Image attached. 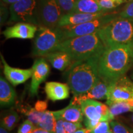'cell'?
<instances>
[{"instance_id": "cell-32", "label": "cell", "mask_w": 133, "mask_h": 133, "mask_svg": "<svg viewBox=\"0 0 133 133\" xmlns=\"http://www.w3.org/2000/svg\"><path fill=\"white\" fill-rule=\"evenodd\" d=\"M119 16L123 18L133 19V0L127 3L123 10L119 13Z\"/></svg>"}, {"instance_id": "cell-26", "label": "cell", "mask_w": 133, "mask_h": 133, "mask_svg": "<svg viewBox=\"0 0 133 133\" xmlns=\"http://www.w3.org/2000/svg\"><path fill=\"white\" fill-rule=\"evenodd\" d=\"M111 129L114 133H133V130L117 121L112 120L110 122Z\"/></svg>"}, {"instance_id": "cell-7", "label": "cell", "mask_w": 133, "mask_h": 133, "mask_svg": "<svg viewBox=\"0 0 133 133\" xmlns=\"http://www.w3.org/2000/svg\"><path fill=\"white\" fill-rule=\"evenodd\" d=\"M117 17L115 15L107 13L97 19L92 20L84 24L74 26H66L60 27L62 33L63 39H69L76 36L88 35L97 33L101 28ZM63 40V41H64Z\"/></svg>"}, {"instance_id": "cell-29", "label": "cell", "mask_w": 133, "mask_h": 133, "mask_svg": "<svg viewBox=\"0 0 133 133\" xmlns=\"http://www.w3.org/2000/svg\"><path fill=\"white\" fill-rule=\"evenodd\" d=\"M110 130H111V127L109 121H102L91 130V133H105Z\"/></svg>"}, {"instance_id": "cell-2", "label": "cell", "mask_w": 133, "mask_h": 133, "mask_svg": "<svg viewBox=\"0 0 133 133\" xmlns=\"http://www.w3.org/2000/svg\"><path fill=\"white\" fill-rule=\"evenodd\" d=\"M101 55L73 62L69 66L67 81L74 97L85 94L101 79L98 71Z\"/></svg>"}, {"instance_id": "cell-28", "label": "cell", "mask_w": 133, "mask_h": 133, "mask_svg": "<svg viewBox=\"0 0 133 133\" xmlns=\"http://www.w3.org/2000/svg\"><path fill=\"white\" fill-rule=\"evenodd\" d=\"M36 128V126L27 119L19 126L17 133H32Z\"/></svg>"}, {"instance_id": "cell-12", "label": "cell", "mask_w": 133, "mask_h": 133, "mask_svg": "<svg viewBox=\"0 0 133 133\" xmlns=\"http://www.w3.org/2000/svg\"><path fill=\"white\" fill-rule=\"evenodd\" d=\"M38 29V26L30 23L17 22L14 25L6 28L3 34L6 39H33L35 37Z\"/></svg>"}, {"instance_id": "cell-27", "label": "cell", "mask_w": 133, "mask_h": 133, "mask_svg": "<svg viewBox=\"0 0 133 133\" xmlns=\"http://www.w3.org/2000/svg\"><path fill=\"white\" fill-rule=\"evenodd\" d=\"M62 9L64 15L71 12L76 0H57Z\"/></svg>"}, {"instance_id": "cell-19", "label": "cell", "mask_w": 133, "mask_h": 133, "mask_svg": "<svg viewBox=\"0 0 133 133\" xmlns=\"http://www.w3.org/2000/svg\"><path fill=\"white\" fill-rule=\"evenodd\" d=\"M54 69L64 71L72 64V60L67 53L63 51H55L44 56Z\"/></svg>"}, {"instance_id": "cell-21", "label": "cell", "mask_w": 133, "mask_h": 133, "mask_svg": "<svg viewBox=\"0 0 133 133\" xmlns=\"http://www.w3.org/2000/svg\"><path fill=\"white\" fill-rule=\"evenodd\" d=\"M55 126H56V118L53 114V112L46 111L43 113L40 123L36 127L55 132Z\"/></svg>"}, {"instance_id": "cell-30", "label": "cell", "mask_w": 133, "mask_h": 133, "mask_svg": "<svg viewBox=\"0 0 133 133\" xmlns=\"http://www.w3.org/2000/svg\"><path fill=\"white\" fill-rule=\"evenodd\" d=\"M64 126L66 133H74L79 129L83 128L81 123H73L64 121Z\"/></svg>"}, {"instance_id": "cell-23", "label": "cell", "mask_w": 133, "mask_h": 133, "mask_svg": "<svg viewBox=\"0 0 133 133\" xmlns=\"http://www.w3.org/2000/svg\"><path fill=\"white\" fill-rule=\"evenodd\" d=\"M20 117L17 113L12 111L6 115L1 120V126L8 131H12L19 122Z\"/></svg>"}, {"instance_id": "cell-16", "label": "cell", "mask_w": 133, "mask_h": 133, "mask_svg": "<svg viewBox=\"0 0 133 133\" xmlns=\"http://www.w3.org/2000/svg\"><path fill=\"white\" fill-rule=\"evenodd\" d=\"M69 84L56 81H49L45 84L44 90L48 99L52 101H61L69 97Z\"/></svg>"}, {"instance_id": "cell-35", "label": "cell", "mask_w": 133, "mask_h": 133, "mask_svg": "<svg viewBox=\"0 0 133 133\" xmlns=\"http://www.w3.org/2000/svg\"><path fill=\"white\" fill-rule=\"evenodd\" d=\"M91 130L86 128H82L79 129V130H78L77 131H76V132L74 133H91Z\"/></svg>"}, {"instance_id": "cell-42", "label": "cell", "mask_w": 133, "mask_h": 133, "mask_svg": "<svg viewBox=\"0 0 133 133\" xmlns=\"http://www.w3.org/2000/svg\"><path fill=\"white\" fill-rule=\"evenodd\" d=\"M131 79H132V80L133 81V71H132V74H131Z\"/></svg>"}, {"instance_id": "cell-38", "label": "cell", "mask_w": 133, "mask_h": 133, "mask_svg": "<svg viewBox=\"0 0 133 133\" xmlns=\"http://www.w3.org/2000/svg\"><path fill=\"white\" fill-rule=\"evenodd\" d=\"M127 102L128 103L129 105L131 106V107H132V109H133V100H131V101H127Z\"/></svg>"}, {"instance_id": "cell-24", "label": "cell", "mask_w": 133, "mask_h": 133, "mask_svg": "<svg viewBox=\"0 0 133 133\" xmlns=\"http://www.w3.org/2000/svg\"><path fill=\"white\" fill-rule=\"evenodd\" d=\"M43 113L44 112H38L35 108H30L29 110H26L25 112V114L27 116L28 119L37 126L41 120Z\"/></svg>"}, {"instance_id": "cell-33", "label": "cell", "mask_w": 133, "mask_h": 133, "mask_svg": "<svg viewBox=\"0 0 133 133\" xmlns=\"http://www.w3.org/2000/svg\"><path fill=\"white\" fill-rule=\"evenodd\" d=\"M48 107V104L46 101H38L36 102L35 105V109L38 112H46V109Z\"/></svg>"}, {"instance_id": "cell-22", "label": "cell", "mask_w": 133, "mask_h": 133, "mask_svg": "<svg viewBox=\"0 0 133 133\" xmlns=\"http://www.w3.org/2000/svg\"><path fill=\"white\" fill-rule=\"evenodd\" d=\"M109 107L110 112L113 116H116L119 115L123 114L124 113L132 112H133V109L129 105L127 102H115L110 103L107 104Z\"/></svg>"}, {"instance_id": "cell-20", "label": "cell", "mask_w": 133, "mask_h": 133, "mask_svg": "<svg viewBox=\"0 0 133 133\" xmlns=\"http://www.w3.org/2000/svg\"><path fill=\"white\" fill-rule=\"evenodd\" d=\"M70 12L97 14L107 12L100 6L97 0H76L74 8Z\"/></svg>"}, {"instance_id": "cell-9", "label": "cell", "mask_w": 133, "mask_h": 133, "mask_svg": "<svg viewBox=\"0 0 133 133\" xmlns=\"http://www.w3.org/2000/svg\"><path fill=\"white\" fill-rule=\"evenodd\" d=\"M63 15L64 12L57 0H38L37 16L39 26L58 27Z\"/></svg>"}, {"instance_id": "cell-8", "label": "cell", "mask_w": 133, "mask_h": 133, "mask_svg": "<svg viewBox=\"0 0 133 133\" xmlns=\"http://www.w3.org/2000/svg\"><path fill=\"white\" fill-rule=\"evenodd\" d=\"M38 0H21L9 8L10 22H26L39 26L37 16Z\"/></svg>"}, {"instance_id": "cell-6", "label": "cell", "mask_w": 133, "mask_h": 133, "mask_svg": "<svg viewBox=\"0 0 133 133\" xmlns=\"http://www.w3.org/2000/svg\"><path fill=\"white\" fill-rule=\"evenodd\" d=\"M80 104L84 117V123L86 128L92 130L100 121L114 120V116L110 112L107 105L96 101L95 100H86Z\"/></svg>"}, {"instance_id": "cell-3", "label": "cell", "mask_w": 133, "mask_h": 133, "mask_svg": "<svg viewBox=\"0 0 133 133\" xmlns=\"http://www.w3.org/2000/svg\"><path fill=\"white\" fill-rule=\"evenodd\" d=\"M105 46L97 33L69 38L60 43L55 51H63L70 56L72 62L83 61L101 54Z\"/></svg>"}, {"instance_id": "cell-4", "label": "cell", "mask_w": 133, "mask_h": 133, "mask_svg": "<svg viewBox=\"0 0 133 133\" xmlns=\"http://www.w3.org/2000/svg\"><path fill=\"white\" fill-rule=\"evenodd\" d=\"M105 47L133 42V19L116 17L97 31Z\"/></svg>"}, {"instance_id": "cell-37", "label": "cell", "mask_w": 133, "mask_h": 133, "mask_svg": "<svg viewBox=\"0 0 133 133\" xmlns=\"http://www.w3.org/2000/svg\"><path fill=\"white\" fill-rule=\"evenodd\" d=\"M9 131L7 130V129L4 128L3 126H1V127H0V133H9Z\"/></svg>"}, {"instance_id": "cell-41", "label": "cell", "mask_w": 133, "mask_h": 133, "mask_svg": "<svg viewBox=\"0 0 133 133\" xmlns=\"http://www.w3.org/2000/svg\"><path fill=\"white\" fill-rule=\"evenodd\" d=\"M105 133H114V132H113V131H112V129H111V130H110L109 131H108V132H105Z\"/></svg>"}, {"instance_id": "cell-10", "label": "cell", "mask_w": 133, "mask_h": 133, "mask_svg": "<svg viewBox=\"0 0 133 133\" xmlns=\"http://www.w3.org/2000/svg\"><path fill=\"white\" fill-rule=\"evenodd\" d=\"M131 100H133V81L127 76H121L110 85L106 104Z\"/></svg>"}, {"instance_id": "cell-11", "label": "cell", "mask_w": 133, "mask_h": 133, "mask_svg": "<svg viewBox=\"0 0 133 133\" xmlns=\"http://www.w3.org/2000/svg\"><path fill=\"white\" fill-rule=\"evenodd\" d=\"M32 75L30 94V96H36L41 83H42L49 75L50 67L44 57H41L36 59L32 66Z\"/></svg>"}, {"instance_id": "cell-40", "label": "cell", "mask_w": 133, "mask_h": 133, "mask_svg": "<svg viewBox=\"0 0 133 133\" xmlns=\"http://www.w3.org/2000/svg\"><path fill=\"white\" fill-rule=\"evenodd\" d=\"M130 119H131V121H132V123L133 124V112H132V114L130 116Z\"/></svg>"}, {"instance_id": "cell-17", "label": "cell", "mask_w": 133, "mask_h": 133, "mask_svg": "<svg viewBox=\"0 0 133 133\" xmlns=\"http://www.w3.org/2000/svg\"><path fill=\"white\" fill-rule=\"evenodd\" d=\"M58 114L64 121L73 123H81L84 118L80 104L74 98L67 107L62 110H57Z\"/></svg>"}, {"instance_id": "cell-25", "label": "cell", "mask_w": 133, "mask_h": 133, "mask_svg": "<svg viewBox=\"0 0 133 133\" xmlns=\"http://www.w3.org/2000/svg\"><path fill=\"white\" fill-rule=\"evenodd\" d=\"M101 8L108 12L109 11L115 9L123 3L119 0H97Z\"/></svg>"}, {"instance_id": "cell-18", "label": "cell", "mask_w": 133, "mask_h": 133, "mask_svg": "<svg viewBox=\"0 0 133 133\" xmlns=\"http://www.w3.org/2000/svg\"><path fill=\"white\" fill-rule=\"evenodd\" d=\"M12 84L1 76L0 78V105L1 107H9L14 104L16 92Z\"/></svg>"}, {"instance_id": "cell-13", "label": "cell", "mask_w": 133, "mask_h": 133, "mask_svg": "<svg viewBox=\"0 0 133 133\" xmlns=\"http://www.w3.org/2000/svg\"><path fill=\"white\" fill-rule=\"evenodd\" d=\"M0 56L3 64V72L4 75L7 80L12 84V86L22 84L31 77L32 69H22L12 67L6 62L2 54H1Z\"/></svg>"}, {"instance_id": "cell-39", "label": "cell", "mask_w": 133, "mask_h": 133, "mask_svg": "<svg viewBox=\"0 0 133 133\" xmlns=\"http://www.w3.org/2000/svg\"><path fill=\"white\" fill-rule=\"evenodd\" d=\"M119 1H120L123 4V3H128L130 2V1H132V0H119Z\"/></svg>"}, {"instance_id": "cell-15", "label": "cell", "mask_w": 133, "mask_h": 133, "mask_svg": "<svg viewBox=\"0 0 133 133\" xmlns=\"http://www.w3.org/2000/svg\"><path fill=\"white\" fill-rule=\"evenodd\" d=\"M110 85V84L109 83L101 78L95 85L85 94L73 98L78 103L86 100L107 99Z\"/></svg>"}, {"instance_id": "cell-31", "label": "cell", "mask_w": 133, "mask_h": 133, "mask_svg": "<svg viewBox=\"0 0 133 133\" xmlns=\"http://www.w3.org/2000/svg\"><path fill=\"white\" fill-rule=\"evenodd\" d=\"M52 112L56 118L55 133H66L64 126V120L61 118L57 111H52Z\"/></svg>"}, {"instance_id": "cell-1", "label": "cell", "mask_w": 133, "mask_h": 133, "mask_svg": "<svg viewBox=\"0 0 133 133\" xmlns=\"http://www.w3.org/2000/svg\"><path fill=\"white\" fill-rule=\"evenodd\" d=\"M133 64V42L105 47L98 62L101 78L110 84L125 75Z\"/></svg>"}, {"instance_id": "cell-5", "label": "cell", "mask_w": 133, "mask_h": 133, "mask_svg": "<svg viewBox=\"0 0 133 133\" xmlns=\"http://www.w3.org/2000/svg\"><path fill=\"white\" fill-rule=\"evenodd\" d=\"M63 40L60 27L39 26L35 37L31 54L36 57H44L54 52L55 48Z\"/></svg>"}, {"instance_id": "cell-14", "label": "cell", "mask_w": 133, "mask_h": 133, "mask_svg": "<svg viewBox=\"0 0 133 133\" xmlns=\"http://www.w3.org/2000/svg\"><path fill=\"white\" fill-rule=\"evenodd\" d=\"M107 14L97 13V14H86L81 12H69L63 15L60 20L58 27H62L66 26H74L88 22L92 20L96 19L100 17Z\"/></svg>"}, {"instance_id": "cell-34", "label": "cell", "mask_w": 133, "mask_h": 133, "mask_svg": "<svg viewBox=\"0 0 133 133\" xmlns=\"http://www.w3.org/2000/svg\"><path fill=\"white\" fill-rule=\"evenodd\" d=\"M32 133H55V132L45 130V129L40 128L36 127V129L33 131V132Z\"/></svg>"}, {"instance_id": "cell-36", "label": "cell", "mask_w": 133, "mask_h": 133, "mask_svg": "<svg viewBox=\"0 0 133 133\" xmlns=\"http://www.w3.org/2000/svg\"><path fill=\"white\" fill-rule=\"evenodd\" d=\"M3 2L6 3V4H14L18 1H21V0H2Z\"/></svg>"}]
</instances>
